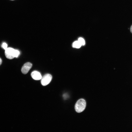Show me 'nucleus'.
<instances>
[{
  "instance_id": "f257e3e1",
  "label": "nucleus",
  "mask_w": 132,
  "mask_h": 132,
  "mask_svg": "<svg viewBox=\"0 0 132 132\" xmlns=\"http://www.w3.org/2000/svg\"><path fill=\"white\" fill-rule=\"evenodd\" d=\"M86 106L85 100L83 99H79L76 103L75 109L77 112L80 113L84 110Z\"/></svg>"
},
{
  "instance_id": "f03ea898",
  "label": "nucleus",
  "mask_w": 132,
  "mask_h": 132,
  "mask_svg": "<svg viewBox=\"0 0 132 132\" xmlns=\"http://www.w3.org/2000/svg\"><path fill=\"white\" fill-rule=\"evenodd\" d=\"M15 50L14 49L9 47L5 50V55L6 57L8 59H13L15 56Z\"/></svg>"
},
{
  "instance_id": "7ed1b4c3",
  "label": "nucleus",
  "mask_w": 132,
  "mask_h": 132,
  "mask_svg": "<svg viewBox=\"0 0 132 132\" xmlns=\"http://www.w3.org/2000/svg\"><path fill=\"white\" fill-rule=\"evenodd\" d=\"M52 78V76L50 74H46L41 79L42 84L43 86L47 85L50 82Z\"/></svg>"
},
{
  "instance_id": "20e7f679",
  "label": "nucleus",
  "mask_w": 132,
  "mask_h": 132,
  "mask_svg": "<svg viewBox=\"0 0 132 132\" xmlns=\"http://www.w3.org/2000/svg\"><path fill=\"white\" fill-rule=\"evenodd\" d=\"M32 64L30 62L26 63L23 65L21 69V71L24 74H26L32 66Z\"/></svg>"
},
{
  "instance_id": "39448f33",
  "label": "nucleus",
  "mask_w": 132,
  "mask_h": 132,
  "mask_svg": "<svg viewBox=\"0 0 132 132\" xmlns=\"http://www.w3.org/2000/svg\"><path fill=\"white\" fill-rule=\"evenodd\" d=\"M31 76L33 79L36 80H40L42 78L40 73L37 71H34L32 72L31 73Z\"/></svg>"
},
{
  "instance_id": "423d86ee",
  "label": "nucleus",
  "mask_w": 132,
  "mask_h": 132,
  "mask_svg": "<svg viewBox=\"0 0 132 132\" xmlns=\"http://www.w3.org/2000/svg\"><path fill=\"white\" fill-rule=\"evenodd\" d=\"M81 45L78 41L74 42L72 45L73 47L76 48H79L81 47Z\"/></svg>"
},
{
  "instance_id": "0eeeda50",
  "label": "nucleus",
  "mask_w": 132,
  "mask_h": 132,
  "mask_svg": "<svg viewBox=\"0 0 132 132\" xmlns=\"http://www.w3.org/2000/svg\"><path fill=\"white\" fill-rule=\"evenodd\" d=\"M78 41L80 44L81 45H85V41L83 38L81 37L79 38L78 39Z\"/></svg>"
},
{
  "instance_id": "6e6552de",
  "label": "nucleus",
  "mask_w": 132,
  "mask_h": 132,
  "mask_svg": "<svg viewBox=\"0 0 132 132\" xmlns=\"http://www.w3.org/2000/svg\"><path fill=\"white\" fill-rule=\"evenodd\" d=\"M20 54V52L18 50H15V57H18Z\"/></svg>"
},
{
  "instance_id": "1a4fd4ad",
  "label": "nucleus",
  "mask_w": 132,
  "mask_h": 132,
  "mask_svg": "<svg viewBox=\"0 0 132 132\" xmlns=\"http://www.w3.org/2000/svg\"><path fill=\"white\" fill-rule=\"evenodd\" d=\"M2 47L5 50L7 48V45L6 43H4L2 44Z\"/></svg>"
},
{
  "instance_id": "9d476101",
  "label": "nucleus",
  "mask_w": 132,
  "mask_h": 132,
  "mask_svg": "<svg viewBox=\"0 0 132 132\" xmlns=\"http://www.w3.org/2000/svg\"><path fill=\"white\" fill-rule=\"evenodd\" d=\"M130 30L131 32L132 33V25L130 27Z\"/></svg>"
},
{
  "instance_id": "9b49d317",
  "label": "nucleus",
  "mask_w": 132,
  "mask_h": 132,
  "mask_svg": "<svg viewBox=\"0 0 132 132\" xmlns=\"http://www.w3.org/2000/svg\"><path fill=\"white\" fill-rule=\"evenodd\" d=\"M2 63V60L0 58V65Z\"/></svg>"
},
{
  "instance_id": "f8f14e48",
  "label": "nucleus",
  "mask_w": 132,
  "mask_h": 132,
  "mask_svg": "<svg viewBox=\"0 0 132 132\" xmlns=\"http://www.w3.org/2000/svg\"></svg>"
}]
</instances>
